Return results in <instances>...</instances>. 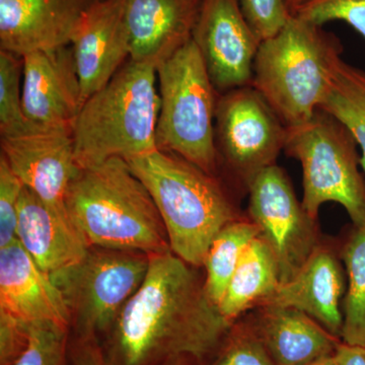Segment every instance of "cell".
Instances as JSON below:
<instances>
[{"instance_id": "cell-1", "label": "cell", "mask_w": 365, "mask_h": 365, "mask_svg": "<svg viewBox=\"0 0 365 365\" xmlns=\"http://www.w3.org/2000/svg\"><path fill=\"white\" fill-rule=\"evenodd\" d=\"M196 267L165 251L150 255L140 287L109 334L114 365H160L186 357L203 365L234 324L209 297Z\"/></svg>"}, {"instance_id": "cell-2", "label": "cell", "mask_w": 365, "mask_h": 365, "mask_svg": "<svg viewBox=\"0 0 365 365\" xmlns=\"http://www.w3.org/2000/svg\"><path fill=\"white\" fill-rule=\"evenodd\" d=\"M66 204L71 222L90 247L148 255L170 250L153 197L123 158L79 169Z\"/></svg>"}, {"instance_id": "cell-3", "label": "cell", "mask_w": 365, "mask_h": 365, "mask_svg": "<svg viewBox=\"0 0 365 365\" xmlns=\"http://www.w3.org/2000/svg\"><path fill=\"white\" fill-rule=\"evenodd\" d=\"M126 162L153 197L170 251L203 267L215 235L237 220L234 204L216 177L169 151L157 150Z\"/></svg>"}, {"instance_id": "cell-4", "label": "cell", "mask_w": 365, "mask_h": 365, "mask_svg": "<svg viewBox=\"0 0 365 365\" xmlns=\"http://www.w3.org/2000/svg\"><path fill=\"white\" fill-rule=\"evenodd\" d=\"M157 76L155 66L129 59L104 88L83 103L72 124L79 169L158 150Z\"/></svg>"}, {"instance_id": "cell-5", "label": "cell", "mask_w": 365, "mask_h": 365, "mask_svg": "<svg viewBox=\"0 0 365 365\" xmlns=\"http://www.w3.org/2000/svg\"><path fill=\"white\" fill-rule=\"evenodd\" d=\"M343 45L323 26L292 16L272 37L262 41L252 86L288 128L311 120L323 103Z\"/></svg>"}, {"instance_id": "cell-6", "label": "cell", "mask_w": 365, "mask_h": 365, "mask_svg": "<svg viewBox=\"0 0 365 365\" xmlns=\"http://www.w3.org/2000/svg\"><path fill=\"white\" fill-rule=\"evenodd\" d=\"M158 150L176 153L216 177L215 90L193 41L158 66Z\"/></svg>"}, {"instance_id": "cell-7", "label": "cell", "mask_w": 365, "mask_h": 365, "mask_svg": "<svg viewBox=\"0 0 365 365\" xmlns=\"http://www.w3.org/2000/svg\"><path fill=\"white\" fill-rule=\"evenodd\" d=\"M351 132L342 122L319 109L311 120L289 127L284 151L302 169V203L317 220L324 204H340L354 227L365 225V180L361 157Z\"/></svg>"}, {"instance_id": "cell-8", "label": "cell", "mask_w": 365, "mask_h": 365, "mask_svg": "<svg viewBox=\"0 0 365 365\" xmlns=\"http://www.w3.org/2000/svg\"><path fill=\"white\" fill-rule=\"evenodd\" d=\"M148 266L150 255L91 247L76 263L49 274L66 300L74 335H109Z\"/></svg>"}, {"instance_id": "cell-9", "label": "cell", "mask_w": 365, "mask_h": 365, "mask_svg": "<svg viewBox=\"0 0 365 365\" xmlns=\"http://www.w3.org/2000/svg\"><path fill=\"white\" fill-rule=\"evenodd\" d=\"M288 127L253 86L220 93L216 105L215 140L218 165L246 189L284 150Z\"/></svg>"}, {"instance_id": "cell-10", "label": "cell", "mask_w": 365, "mask_h": 365, "mask_svg": "<svg viewBox=\"0 0 365 365\" xmlns=\"http://www.w3.org/2000/svg\"><path fill=\"white\" fill-rule=\"evenodd\" d=\"M247 191L250 220L272 252L280 284L287 282L319 246L317 220L307 212L287 173L277 165L254 177Z\"/></svg>"}, {"instance_id": "cell-11", "label": "cell", "mask_w": 365, "mask_h": 365, "mask_svg": "<svg viewBox=\"0 0 365 365\" xmlns=\"http://www.w3.org/2000/svg\"><path fill=\"white\" fill-rule=\"evenodd\" d=\"M192 41L220 95L252 86L262 41L237 0H202Z\"/></svg>"}, {"instance_id": "cell-12", "label": "cell", "mask_w": 365, "mask_h": 365, "mask_svg": "<svg viewBox=\"0 0 365 365\" xmlns=\"http://www.w3.org/2000/svg\"><path fill=\"white\" fill-rule=\"evenodd\" d=\"M103 0H0V50L25 56L69 46Z\"/></svg>"}, {"instance_id": "cell-13", "label": "cell", "mask_w": 365, "mask_h": 365, "mask_svg": "<svg viewBox=\"0 0 365 365\" xmlns=\"http://www.w3.org/2000/svg\"><path fill=\"white\" fill-rule=\"evenodd\" d=\"M24 57L23 107L29 120L49 129L71 128L83 106L72 46Z\"/></svg>"}, {"instance_id": "cell-14", "label": "cell", "mask_w": 365, "mask_h": 365, "mask_svg": "<svg viewBox=\"0 0 365 365\" xmlns=\"http://www.w3.org/2000/svg\"><path fill=\"white\" fill-rule=\"evenodd\" d=\"M1 155L24 186L53 207L67 211V191L79 170L71 128L1 138Z\"/></svg>"}, {"instance_id": "cell-15", "label": "cell", "mask_w": 365, "mask_h": 365, "mask_svg": "<svg viewBox=\"0 0 365 365\" xmlns=\"http://www.w3.org/2000/svg\"><path fill=\"white\" fill-rule=\"evenodd\" d=\"M71 46L83 105L130 59L124 0H103L93 6Z\"/></svg>"}, {"instance_id": "cell-16", "label": "cell", "mask_w": 365, "mask_h": 365, "mask_svg": "<svg viewBox=\"0 0 365 365\" xmlns=\"http://www.w3.org/2000/svg\"><path fill=\"white\" fill-rule=\"evenodd\" d=\"M130 59L158 68L192 40L202 0H124Z\"/></svg>"}, {"instance_id": "cell-17", "label": "cell", "mask_w": 365, "mask_h": 365, "mask_svg": "<svg viewBox=\"0 0 365 365\" xmlns=\"http://www.w3.org/2000/svg\"><path fill=\"white\" fill-rule=\"evenodd\" d=\"M0 313L28 324L51 322L71 329L61 292L18 240L0 249Z\"/></svg>"}, {"instance_id": "cell-18", "label": "cell", "mask_w": 365, "mask_h": 365, "mask_svg": "<svg viewBox=\"0 0 365 365\" xmlns=\"http://www.w3.org/2000/svg\"><path fill=\"white\" fill-rule=\"evenodd\" d=\"M16 240L44 272L76 263L91 248L69 217L24 187L18 210Z\"/></svg>"}, {"instance_id": "cell-19", "label": "cell", "mask_w": 365, "mask_h": 365, "mask_svg": "<svg viewBox=\"0 0 365 365\" xmlns=\"http://www.w3.org/2000/svg\"><path fill=\"white\" fill-rule=\"evenodd\" d=\"M345 292L342 266L330 250L319 246L292 279L281 283L261 307H290L311 317L341 338Z\"/></svg>"}, {"instance_id": "cell-20", "label": "cell", "mask_w": 365, "mask_h": 365, "mask_svg": "<svg viewBox=\"0 0 365 365\" xmlns=\"http://www.w3.org/2000/svg\"><path fill=\"white\" fill-rule=\"evenodd\" d=\"M252 323L276 365H309L332 356L341 340L290 307L264 306Z\"/></svg>"}, {"instance_id": "cell-21", "label": "cell", "mask_w": 365, "mask_h": 365, "mask_svg": "<svg viewBox=\"0 0 365 365\" xmlns=\"http://www.w3.org/2000/svg\"><path fill=\"white\" fill-rule=\"evenodd\" d=\"M280 285L279 270L272 252L260 237L249 245L235 268L218 309L227 321L272 297Z\"/></svg>"}, {"instance_id": "cell-22", "label": "cell", "mask_w": 365, "mask_h": 365, "mask_svg": "<svg viewBox=\"0 0 365 365\" xmlns=\"http://www.w3.org/2000/svg\"><path fill=\"white\" fill-rule=\"evenodd\" d=\"M319 109L337 118L351 132L361 150L365 172V71L347 63L342 57L336 60Z\"/></svg>"}, {"instance_id": "cell-23", "label": "cell", "mask_w": 365, "mask_h": 365, "mask_svg": "<svg viewBox=\"0 0 365 365\" xmlns=\"http://www.w3.org/2000/svg\"><path fill=\"white\" fill-rule=\"evenodd\" d=\"M257 237L259 230L253 222L237 218L223 227L211 242L203 267L206 292L217 306L242 254Z\"/></svg>"}, {"instance_id": "cell-24", "label": "cell", "mask_w": 365, "mask_h": 365, "mask_svg": "<svg viewBox=\"0 0 365 365\" xmlns=\"http://www.w3.org/2000/svg\"><path fill=\"white\" fill-rule=\"evenodd\" d=\"M348 287L341 341L365 347V225L355 227L342 252Z\"/></svg>"}, {"instance_id": "cell-25", "label": "cell", "mask_w": 365, "mask_h": 365, "mask_svg": "<svg viewBox=\"0 0 365 365\" xmlns=\"http://www.w3.org/2000/svg\"><path fill=\"white\" fill-rule=\"evenodd\" d=\"M24 57L0 50V134L14 138L52 130L29 120L23 107ZM61 129V128H60Z\"/></svg>"}, {"instance_id": "cell-26", "label": "cell", "mask_w": 365, "mask_h": 365, "mask_svg": "<svg viewBox=\"0 0 365 365\" xmlns=\"http://www.w3.org/2000/svg\"><path fill=\"white\" fill-rule=\"evenodd\" d=\"M69 332L51 322L31 324L30 342L14 365H71Z\"/></svg>"}, {"instance_id": "cell-27", "label": "cell", "mask_w": 365, "mask_h": 365, "mask_svg": "<svg viewBox=\"0 0 365 365\" xmlns=\"http://www.w3.org/2000/svg\"><path fill=\"white\" fill-rule=\"evenodd\" d=\"M203 365H276L253 325H232L208 362Z\"/></svg>"}, {"instance_id": "cell-28", "label": "cell", "mask_w": 365, "mask_h": 365, "mask_svg": "<svg viewBox=\"0 0 365 365\" xmlns=\"http://www.w3.org/2000/svg\"><path fill=\"white\" fill-rule=\"evenodd\" d=\"M292 16L323 26L343 21L365 40V0H307Z\"/></svg>"}, {"instance_id": "cell-29", "label": "cell", "mask_w": 365, "mask_h": 365, "mask_svg": "<svg viewBox=\"0 0 365 365\" xmlns=\"http://www.w3.org/2000/svg\"><path fill=\"white\" fill-rule=\"evenodd\" d=\"M24 184L0 155V249L16 240L19 203Z\"/></svg>"}, {"instance_id": "cell-30", "label": "cell", "mask_w": 365, "mask_h": 365, "mask_svg": "<svg viewBox=\"0 0 365 365\" xmlns=\"http://www.w3.org/2000/svg\"><path fill=\"white\" fill-rule=\"evenodd\" d=\"M245 18L261 41L268 39L289 20L287 0H237Z\"/></svg>"}, {"instance_id": "cell-31", "label": "cell", "mask_w": 365, "mask_h": 365, "mask_svg": "<svg viewBox=\"0 0 365 365\" xmlns=\"http://www.w3.org/2000/svg\"><path fill=\"white\" fill-rule=\"evenodd\" d=\"M31 324L0 313V365H14L30 342Z\"/></svg>"}, {"instance_id": "cell-32", "label": "cell", "mask_w": 365, "mask_h": 365, "mask_svg": "<svg viewBox=\"0 0 365 365\" xmlns=\"http://www.w3.org/2000/svg\"><path fill=\"white\" fill-rule=\"evenodd\" d=\"M71 365H114L95 336L74 335L69 346Z\"/></svg>"}, {"instance_id": "cell-33", "label": "cell", "mask_w": 365, "mask_h": 365, "mask_svg": "<svg viewBox=\"0 0 365 365\" xmlns=\"http://www.w3.org/2000/svg\"><path fill=\"white\" fill-rule=\"evenodd\" d=\"M335 365H365V347L339 341L333 354Z\"/></svg>"}, {"instance_id": "cell-34", "label": "cell", "mask_w": 365, "mask_h": 365, "mask_svg": "<svg viewBox=\"0 0 365 365\" xmlns=\"http://www.w3.org/2000/svg\"><path fill=\"white\" fill-rule=\"evenodd\" d=\"M160 365H200L193 360L186 359V357H178V359H173L163 362Z\"/></svg>"}, {"instance_id": "cell-35", "label": "cell", "mask_w": 365, "mask_h": 365, "mask_svg": "<svg viewBox=\"0 0 365 365\" xmlns=\"http://www.w3.org/2000/svg\"><path fill=\"white\" fill-rule=\"evenodd\" d=\"M307 0H287L288 9H289L290 14H294L297 13V9L302 4H304Z\"/></svg>"}, {"instance_id": "cell-36", "label": "cell", "mask_w": 365, "mask_h": 365, "mask_svg": "<svg viewBox=\"0 0 365 365\" xmlns=\"http://www.w3.org/2000/svg\"><path fill=\"white\" fill-rule=\"evenodd\" d=\"M309 365H335V364H334L332 355V356L327 357V359L319 360V361L314 362V364Z\"/></svg>"}]
</instances>
